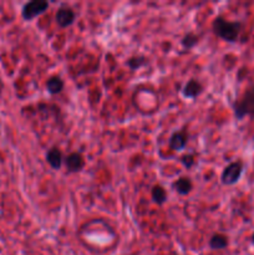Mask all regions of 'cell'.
<instances>
[{"label": "cell", "mask_w": 254, "mask_h": 255, "mask_svg": "<svg viewBox=\"0 0 254 255\" xmlns=\"http://www.w3.org/2000/svg\"><path fill=\"white\" fill-rule=\"evenodd\" d=\"M242 24L239 21H228L224 17L218 16L213 20L212 30L221 39L228 42H236L241 32Z\"/></svg>", "instance_id": "obj_1"}, {"label": "cell", "mask_w": 254, "mask_h": 255, "mask_svg": "<svg viewBox=\"0 0 254 255\" xmlns=\"http://www.w3.org/2000/svg\"><path fill=\"white\" fill-rule=\"evenodd\" d=\"M181 162L187 169H189L194 166V163H196V159H194L193 154H186V156L182 157Z\"/></svg>", "instance_id": "obj_16"}, {"label": "cell", "mask_w": 254, "mask_h": 255, "mask_svg": "<svg viewBox=\"0 0 254 255\" xmlns=\"http://www.w3.org/2000/svg\"><path fill=\"white\" fill-rule=\"evenodd\" d=\"M65 166H66L69 173H76V172H80L85 166L84 157L81 156V153H77V152L70 153L69 156L65 158Z\"/></svg>", "instance_id": "obj_6"}, {"label": "cell", "mask_w": 254, "mask_h": 255, "mask_svg": "<svg viewBox=\"0 0 254 255\" xmlns=\"http://www.w3.org/2000/svg\"><path fill=\"white\" fill-rule=\"evenodd\" d=\"M227 246H228V238L223 234H214L209 239V247L214 251H221V249L227 248Z\"/></svg>", "instance_id": "obj_12"}, {"label": "cell", "mask_w": 254, "mask_h": 255, "mask_svg": "<svg viewBox=\"0 0 254 255\" xmlns=\"http://www.w3.org/2000/svg\"><path fill=\"white\" fill-rule=\"evenodd\" d=\"M147 60L144 56H133V57H129V59L127 60V66H128L131 70H138L141 69L142 66H144Z\"/></svg>", "instance_id": "obj_15"}, {"label": "cell", "mask_w": 254, "mask_h": 255, "mask_svg": "<svg viewBox=\"0 0 254 255\" xmlns=\"http://www.w3.org/2000/svg\"><path fill=\"white\" fill-rule=\"evenodd\" d=\"M242 173H243V163L241 161L232 162L223 169L221 177L222 183L226 186H233L241 179Z\"/></svg>", "instance_id": "obj_3"}, {"label": "cell", "mask_w": 254, "mask_h": 255, "mask_svg": "<svg viewBox=\"0 0 254 255\" xmlns=\"http://www.w3.org/2000/svg\"><path fill=\"white\" fill-rule=\"evenodd\" d=\"M252 243H253V246H254V233H253V236H252Z\"/></svg>", "instance_id": "obj_17"}, {"label": "cell", "mask_w": 254, "mask_h": 255, "mask_svg": "<svg viewBox=\"0 0 254 255\" xmlns=\"http://www.w3.org/2000/svg\"><path fill=\"white\" fill-rule=\"evenodd\" d=\"M152 199H153L154 203H157L158 206H162V204H164L167 202V193L166 191L163 189V187L161 186H153V188H152Z\"/></svg>", "instance_id": "obj_13"}, {"label": "cell", "mask_w": 254, "mask_h": 255, "mask_svg": "<svg viewBox=\"0 0 254 255\" xmlns=\"http://www.w3.org/2000/svg\"><path fill=\"white\" fill-rule=\"evenodd\" d=\"M46 162L50 164V167L54 169H60L64 162V157H62L61 151L57 147H52L49 149L46 153Z\"/></svg>", "instance_id": "obj_8"}, {"label": "cell", "mask_w": 254, "mask_h": 255, "mask_svg": "<svg viewBox=\"0 0 254 255\" xmlns=\"http://www.w3.org/2000/svg\"><path fill=\"white\" fill-rule=\"evenodd\" d=\"M233 110L238 120H243L246 116L254 117V86L249 87L241 99L234 102Z\"/></svg>", "instance_id": "obj_2"}, {"label": "cell", "mask_w": 254, "mask_h": 255, "mask_svg": "<svg viewBox=\"0 0 254 255\" xmlns=\"http://www.w3.org/2000/svg\"><path fill=\"white\" fill-rule=\"evenodd\" d=\"M0 92H1V84H0Z\"/></svg>", "instance_id": "obj_18"}, {"label": "cell", "mask_w": 254, "mask_h": 255, "mask_svg": "<svg viewBox=\"0 0 254 255\" xmlns=\"http://www.w3.org/2000/svg\"><path fill=\"white\" fill-rule=\"evenodd\" d=\"M49 7V2L44 1V0H32V1L26 2L22 6L21 15L25 20L30 21V20L35 19L39 15L44 14Z\"/></svg>", "instance_id": "obj_4"}, {"label": "cell", "mask_w": 254, "mask_h": 255, "mask_svg": "<svg viewBox=\"0 0 254 255\" xmlns=\"http://www.w3.org/2000/svg\"><path fill=\"white\" fill-rule=\"evenodd\" d=\"M181 44L184 49L187 50L192 49V47H194L197 44H198V36H197L196 34H193V32H188V34H186L183 36Z\"/></svg>", "instance_id": "obj_14"}, {"label": "cell", "mask_w": 254, "mask_h": 255, "mask_svg": "<svg viewBox=\"0 0 254 255\" xmlns=\"http://www.w3.org/2000/svg\"><path fill=\"white\" fill-rule=\"evenodd\" d=\"M192 182L188 177H181L173 183V189L181 196H187L192 191Z\"/></svg>", "instance_id": "obj_10"}, {"label": "cell", "mask_w": 254, "mask_h": 255, "mask_svg": "<svg viewBox=\"0 0 254 255\" xmlns=\"http://www.w3.org/2000/svg\"><path fill=\"white\" fill-rule=\"evenodd\" d=\"M55 19H56L57 25H59L60 27H69L75 22L76 14H75V11L71 9V7L61 6L56 11Z\"/></svg>", "instance_id": "obj_5"}, {"label": "cell", "mask_w": 254, "mask_h": 255, "mask_svg": "<svg viewBox=\"0 0 254 255\" xmlns=\"http://www.w3.org/2000/svg\"><path fill=\"white\" fill-rule=\"evenodd\" d=\"M169 148L172 151H182L187 144V136L184 132H174L169 138Z\"/></svg>", "instance_id": "obj_9"}, {"label": "cell", "mask_w": 254, "mask_h": 255, "mask_svg": "<svg viewBox=\"0 0 254 255\" xmlns=\"http://www.w3.org/2000/svg\"><path fill=\"white\" fill-rule=\"evenodd\" d=\"M202 92H203V86L196 79L189 80L183 87V96L187 97V99H196Z\"/></svg>", "instance_id": "obj_7"}, {"label": "cell", "mask_w": 254, "mask_h": 255, "mask_svg": "<svg viewBox=\"0 0 254 255\" xmlns=\"http://www.w3.org/2000/svg\"><path fill=\"white\" fill-rule=\"evenodd\" d=\"M64 89V81L59 76H51L46 81V90L49 94L57 95Z\"/></svg>", "instance_id": "obj_11"}]
</instances>
